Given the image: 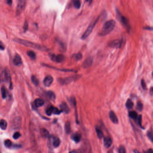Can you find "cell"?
<instances>
[{"mask_svg": "<svg viewBox=\"0 0 153 153\" xmlns=\"http://www.w3.org/2000/svg\"><path fill=\"white\" fill-rule=\"evenodd\" d=\"M115 25V22L114 20H111L107 21L104 25L100 33V35L105 36L108 35L113 31Z\"/></svg>", "mask_w": 153, "mask_h": 153, "instance_id": "6da1fadb", "label": "cell"}, {"mask_svg": "<svg viewBox=\"0 0 153 153\" xmlns=\"http://www.w3.org/2000/svg\"><path fill=\"white\" fill-rule=\"evenodd\" d=\"M14 41L20 44L23 45L27 46V47H31V48L37 49L38 50H44L43 47L40 45L34 43L29 42V41H25V40L19 39V38H15L14 39Z\"/></svg>", "mask_w": 153, "mask_h": 153, "instance_id": "7a4b0ae2", "label": "cell"}, {"mask_svg": "<svg viewBox=\"0 0 153 153\" xmlns=\"http://www.w3.org/2000/svg\"><path fill=\"white\" fill-rule=\"evenodd\" d=\"M98 19H99V17L97 18L96 20L94 22L92 23V24L89 26V27H88L87 29L85 31V33L83 34L82 37H81V39H82V40H85V39H86V38L90 35V34L91 33L92 31H93L95 26V25H96L97 23Z\"/></svg>", "mask_w": 153, "mask_h": 153, "instance_id": "3957f363", "label": "cell"}, {"mask_svg": "<svg viewBox=\"0 0 153 153\" xmlns=\"http://www.w3.org/2000/svg\"><path fill=\"white\" fill-rule=\"evenodd\" d=\"M26 5V1L24 0H20L18 2L16 12L17 16H19L23 12L25 9Z\"/></svg>", "mask_w": 153, "mask_h": 153, "instance_id": "277c9868", "label": "cell"}, {"mask_svg": "<svg viewBox=\"0 0 153 153\" xmlns=\"http://www.w3.org/2000/svg\"><path fill=\"white\" fill-rule=\"evenodd\" d=\"M78 78V76H72L66 78L60 79H59V81L62 85H67V84H69L71 82L74 81L76 79H77Z\"/></svg>", "mask_w": 153, "mask_h": 153, "instance_id": "5b68a950", "label": "cell"}, {"mask_svg": "<svg viewBox=\"0 0 153 153\" xmlns=\"http://www.w3.org/2000/svg\"><path fill=\"white\" fill-rule=\"evenodd\" d=\"M117 15H118L117 16L118 18L119 19L121 22H122V23L127 28H129L130 26L128 19L125 17L122 16L121 14H120L118 11H117Z\"/></svg>", "mask_w": 153, "mask_h": 153, "instance_id": "8992f818", "label": "cell"}, {"mask_svg": "<svg viewBox=\"0 0 153 153\" xmlns=\"http://www.w3.org/2000/svg\"><path fill=\"white\" fill-rule=\"evenodd\" d=\"M53 80V78L51 76H47L44 79V85L46 87H49L52 84Z\"/></svg>", "mask_w": 153, "mask_h": 153, "instance_id": "52a82bcc", "label": "cell"}, {"mask_svg": "<svg viewBox=\"0 0 153 153\" xmlns=\"http://www.w3.org/2000/svg\"><path fill=\"white\" fill-rule=\"evenodd\" d=\"M93 62V59L91 57H88L83 63V67L84 68H88L92 65Z\"/></svg>", "mask_w": 153, "mask_h": 153, "instance_id": "ba28073f", "label": "cell"}, {"mask_svg": "<svg viewBox=\"0 0 153 153\" xmlns=\"http://www.w3.org/2000/svg\"><path fill=\"white\" fill-rule=\"evenodd\" d=\"M13 62L16 66H19L22 65V59L19 54H16L15 55L14 60H13Z\"/></svg>", "mask_w": 153, "mask_h": 153, "instance_id": "9c48e42d", "label": "cell"}, {"mask_svg": "<svg viewBox=\"0 0 153 153\" xmlns=\"http://www.w3.org/2000/svg\"><path fill=\"white\" fill-rule=\"evenodd\" d=\"M112 144V140L109 137H106L104 139V145L105 148L110 147Z\"/></svg>", "mask_w": 153, "mask_h": 153, "instance_id": "30bf717a", "label": "cell"}, {"mask_svg": "<svg viewBox=\"0 0 153 153\" xmlns=\"http://www.w3.org/2000/svg\"><path fill=\"white\" fill-rule=\"evenodd\" d=\"M109 117H110V119H111V121L113 123H115V124L118 123V118L113 111H111L109 113Z\"/></svg>", "mask_w": 153, "mask_h": 153, "instance_id": "8fae6325", "label": "cell"}, {"mask_svg": "<svg viewBox=\"0 0 153 153\" xmlns=\"http://www.w3.org/2000/svg\"><path fill=\"white\" fill-rule=\"evenodd\" d=\"M110 46L113 48H120L121 46V42L119 40H114L110 43Z\"/></svg>", "mask_w": 153, "mask_h": 153, "instance_id": "7c38bea8", "label": "cell"}, {"mask_svg": "<svg viewBox=\"0 0 153 153\" xmlns=\"http://www.w3.org/2000/svg\"><path fill=\"white\" fill-rule=\"evenodd\" d=\"M71 138L75 142L78 143L81 140V136L79 133L76 132V133H73L71 135Z\"/></svg>", "mask_w": 153, "mask_h": 153, "instance_id": "4fadbf2b", "label": "cell"}, {"mask_svg": "<svg viewBox=\"0 0 153 153\" xmlns=\"http://www.w3.org/2000/svg\"><path fill=\"white\" fill-rule=\"evenodd\" d=\"M61 111L64 112L66 114H68L70 112L69 107L65 102L62 103L60 105Z\"/></svg>", "mask_w": 153, "mask_h": 153, "instance_id": "5bb4252c", "label": "cell"}, {"mask_svg": "<svg viewBox=\"0 0 153 153\" xmlns=\"http://www.w3.org/2000/svg\"><path fill=\"white\" fill-rule=\"evenodd\" d=\"M34 104L35 106L36 107H41L44 104V102L42 99H41V98H37L35 100Z\"/></svg>", "mask_w": 153, "mask_h": 153, "instance_id": "9a60e30c", "label": "cell"}, {"mask_svg": "<svg viewBox=\"0 0 153 153\" xmlns=\"http://www.w3.org/2000/svg\"><path fill=\"white\" fill-rule=\"evenodd\" d=\"M64 56L62 54H59L58 55H55V58H54V61H53L56 62H62L64 60Z\"/></svg>", "mask_w": 153, "mask_h": 153, "instance_id": "2e32d148", "label": "cell"}, {"mask_svg": "<svg viewBox=\"0 0 153 153\" xmlns=\"http://www.w3.org/2000/svg\"><path fill=\"white\" fill-rule=\"evenodd\" d=\"M60 144V140L58 137H54L53 140V145L54 147L57 148L59 146Z\"/></svg>", "mask_w": 153, "mask_h": 153, "instance_id": "e0dca14e", "label": "cell"}, {"mask_svg": "<svg viewBox=\"0 0 153 153\" xmlns=\"http://www.w3.org/2000/svg\"><path fill=\"white\" fill-rule=\"evenodd\" d=\"M7 123L5 120H0V128L1 129H6L7 128Z\"/></svg>", "mask_w": 153, "mask_h": 153, "instance_id": "ac0fdd59", "label": "cell"}, {"mask_svg": "<svg viewBox=\"0 0 153 153\" xmlns=\"http://www.w3.org/2000/svg\"><path fill=\"white\" fill-rule=\"evenodd\" d=\"M129 116L131 119L134 120H136L137 118V114L135 111H131L129 112Z\"/></svg>", "mask_w": 153, "mask_h": 153, "instance_id": "d6986e66", "label": "cell"}, {"mask_svg": "<svg viewBox=\"0 0 153 153\" xmlns=\"http://www.w3.org/2000/svg\"><path fill=\"white\" fill-rule=\"evenodd\" d=\"M65 129L67 134H69L70 133L71 128V124L69 122H67L65 123Z\"/></svg>", "mask_w": 153, "mask_h": 153, "instance_id": "ffe728a7", "label": "cell"}, {"mask_svg": "<svg viewBox=\"0 0 153 153\" xmlns=\"http://www.w3.org/2000/svg\"><path fill=\"white\" fill-rule=\"evenodd\" d=\"M126 106L127 109H131L133 106V103L130 99H128L126 103Z\"/></svg>", "mask_w": 153, "mask_h": 153, "instance_id": "44dd1931", "label": "cell"}, {"mask_svg": "<svg viewBox=\"0 0 153 153\" xmlns=\"http://www.w3.org/2000/svg\"><path fill=\"white\" fill-rule=\"evenodd\" d=\"M97 134V137H98V138L102 139V138L103 137V133L102 131L100 129V128H95Z\"/></svg>", "mask_w": 153, "mask_h": 153, "instance_id": "7402d4cb", "label": "cell"}, {"mask_svg": "<svg viewBox=\"0 0 153 153\" xmlns=\"http://www.w3.org/2000/svg\"><path fill=\"white\" fill-rule=\"evenodd\" d=\"M41 134H42V136L45 138L48 137L50 136V133H49V131L47 130L44 128L42 130Z\"/></svg>", "mask_w": 153, "mask_h": 153, "instance_id": "603a6c76", "label": "cell"}, {"mask_svg": "<svg viewBox=\"0 0 153 153\" xmlns=\"http://www.w3.org/2000/svg\"><path fill=\"white\" fill-rule=\"evenodd\" d=\"M47 95H48V97L50 98V100H52V101H54L55 98H56L55 94L52 91H49L47 93Z\"/></svg>", "mask_w": 153, "mask_h": 153, "instance_id": "cb8c5ba5", "label": "cell"}, {"mask_svg": "<svg viewBox=\"0 0 153 153\" xmlns=\"http://www.w3.org/2000/svg\"><path fill=\"white\" fill-rule=\"evenodd\" d=\"M27 55L32 59L35 60L36 59L35 53L33 51H28L27 53Z\"/></svg>", "mask_w": 153, "mask_h": 153, "instance_id": "d4e9b609", "label": "cell"}, {"mask_svg": "<svg viewBox=\"0 0 153 153\" xmlns=\"http://www.w3.org/2000/svg\"><path fill=\"white\" fill-rule=\"evenodd\" d=\"M54 107H53V106H51L47 109V110H46V114H47V115H49V116H50V115H51L52 114H53Z\"/></svg>", "mask_w": 153, "mask_h": 153, "instance_id": "484cf974", "label": "cell"}, {"mask_svg": "<svg viewBox=\"0 0 153 153\" xmlns=\"http://www.w3.org/2000/svg\"><path fill=\"white\" fill-rule=\"evenodd\" d=\"M143 108V104L140 102V101H138L137 102V106H136V109L139 111H142V109Z\"/></svg>", "mask_w": 153, "mask_h": 153, "instance_id": "4316f807", "label": "cell"}, {"mask_svg": "<svg viewBox=\"0 0 153 153\" xmlns=\"http://www.w3.org/2000/svg\"><path fill=\"white\" fill-rule=\"evenodd\" d=\"M73 5L74 7H75V8L79 9L81 6V3H80V1L78 0H75L73 1Z\"/></svg>", "mask_w": 153, "mask_h": 153, "instance_id": "83f0119b", "label": "cell"}, {"mask_svg": "<svg viewBox=\"0 0 153 153\" xmlns=\"http://www.w3.org/2000/svg\"><path fill=\"white\" fill-rule=\"evenodd\" d=\"M1 95L3 99H5L7 97V90L4 87H2L1 88Z\"/></svg>", "mask_w": 153, "mask_h": 153, "instance_id": "f1b7e54d", "label": "cell"}, {"mask_svg": "<svg viewBox=\"0 0 153 153\" xmlns=\"http://www.w3.org/2000/svg\"><path fill=\"white\" fill-rule=\"evenodd\" d=\"M31 80L35 85L37 86L39 84V80L36 78V77L35 76H32V78H31Z\"/></svg>", "mask_w": 153, "mask_h": 153, "instance_id": "f546056e", "label": "cell"}, {"mask_svg": "<svg viewBox=\"0 0 153 153\" xmlns=\"http://www.w3.org/2000/svg\"><path fill=\"white\" fill-rule=\"evenodd\" d=\"M12 143L11 140H7L5 141V145L7 147L10 148L12 146Z\"/></svg>", "mask_w": 153, "mask_h": 153, "instance_id": "4dcf8cb0", "label": "cell"}, {"mask_svg": "<svg viewBox=\"0 0 153 153\" xmlns=\"http://www.w3.org/2000/svg\"><path fill=\"white\" fill-rule=\"evenodd\" d=\"M119 153H126V149L123 146H120L119 148Z\"/></svg>", "mask_w": 153, "mask_h": 153, "instance_id": "1f68e13d", "label": "cell"}, {"mask_svg": "<svg viewBox=\"0 0 153 153\" xmlns=\"http://www.w3.org/2000/svg\"><path fill=\"white\" fill-rule=\"evenodd\" d=\"M74 58H75V59H76V60H80L82 58V54L80 53H77V54H76V55L74 56Z\"/></svg>", "mask_w": 153, "mask_h": 153, "instance_id": "d6a6232c", "label": "cell"}, {"mask_svg": "<svg viewBox=\"0 0 153 153\" xmlns=\"http://www.w3.org/2000/svg\"><path fill=\"white\" fill-rule=\"evenodd\" d=\"M21 136V134L19 132H16L13 135V138L15 139H17L19 138Z\"/></svg>", "mask_w": 153, "mask_h": 153, "instance_id": "836d02e7", "label": "cell"}, {"mask_svg": "<svg viewBox=\"0 0 153 153\" xmlns=\"http://www.w3.org/2000/svg\"><path fill=\"white\" fill-rule=\"evenodd\" d=\"M147 136L149 138L150 140L151 141H153V134L150 131H149L147 132Z\"/></svg>", "mask_w": 153, "mask_h": 153, "instance_id": "e575fe53", "label": "cell"}, {"mask_svg": "<svg viewBox=\"0 0 153 153\" xmlns=\"http://www.w3.org/2000/svg\"><path fill=\"white\" fill-rule=\"evenodd\" d=\"M70 102H71V104H72L74 106H76V99H75V97H71V98H70Z\"/></svg>", "mask_w": 153, "mask_h": 153, "instance_id": "d590c367", "label": "cell"}, {"mask_svg": "<svg viewBox=\"0 0 153 153\" xmlns=\"http://www.w3.org/2000/svg\"><path fill=\"white\" fill-rule=\"evenodd\" d=\"M141 86H142V88L144 89H146V83H145V81L143 79H142L141 81Z\"/></svg>", "mask_w": 153, "mask_h": 153, "instance_id": "8d00e7d4", "label": "cell"}, {"mask_svg": "<svg viewBox=\"0 0 153 153\" xmlns=\"http://www.w3.org/2000/svg\"><path fill=\"white\" fill-rule=\"evenodd\" d=\"M138 122L140 126L142 128V126H141V122H142V117H141V115H140L138 116Z\"/></svg>", "mask_w": 153, "mask_h": 153, "instance_id": "74e56055", "label": "cell"}, {"mask_svg": "<svg viewBox=\"0 0 153 153\" xmlns=\"http://www.w3.org/2000/svg\"><path fill=\"white\" fill-rule=\"evenodd\" d=\"M5 49V46L4 44L0 41V50H4Z\"/></svg>", "mask_w": 153, "mask_h": 153, "instance_id": "f35d334b", "label": "cell"}, {"mask_svg": "<svg viewBox=\"0 0 153 153\" xmlns=\"http://www.w3.org/2000/svg\"><path fill=\"white\" fill-rule=\"evenodd\" d=\"M27 27H28V24H27V22H26L25 24V29H25V31H26V30H27Z\"/></svg>", "mask_w": 153, "mask_h": 153, "instance_id": "ab89813d", "label": "cell"}, {"mask_svg": "<svg viewBox=\"0 0 153 153\" xmlns=\"http://www.w3.org/2000/svg\"><path fill=\"white\" fill-rule=\"evenodd\" d=\"M146 153H153V149H148Z\"/></svg>", "mask_w": 153, "mask_h": 153, "instance_id": "60d3db41", "label": "cell"}, {"mask_svg": "<svg viewBox=\"0 0 153 153\" xmlns=\"http://www.w3.org/2000/svg\"><path fill=\"white\" fill-rule=\"evenodd\" d=\"M7 3L9 5H12V1H10V0H8L7 1Z\"/></svg>", "mask_w": 153, "mask_h": 153, "instance_id": "b9f144b4", "label": "cell"}, {"mask_svg": "<svg viewBox=\"0 0 153 153\" xmlns=\"http://www.w3.org/2000/svg\"><path fill=\"white\" fill-rule=\"evenodd\" d=\"M70 153H78L77 151H76V150H72V151H71L70 152Z\"/></svg>", "mask_w": 153, "mask_h": 153, "instance_id": "7bdbcfd3", "label": "cell"}, {"mask_svg": "<svg viewBox=\"0 0 153 153\" xmlns=\"http://www.w3.org/2000/svg\"><path fill=\"white\" fill-rule=\"evenodd\" d=\"M134 153H140V152H139L137 149H135V150H134Z\"/></svg>", "mask_w": 153, "mask_h": 153, "instance_id": "ee69618b", "label": "cell"}]
</instances>
